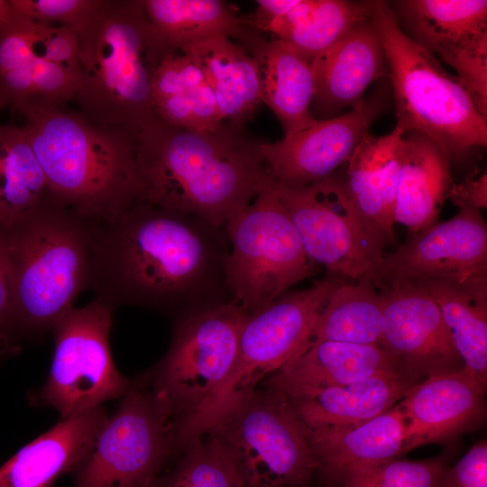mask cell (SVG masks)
<instances>
[{
  "label": "cell",
  "instance_id": "1",
  "mask_svg": "<svg viewBox=\"0 0 487 487\" xmlns=\"http://www.w3.org/2000/svg\"><path fill=\"white\" fill-rule=\"evenodd\" d=\"M90 286L114 308L138 306L176 319L233 301L224 227L138 202L116 217L91 222Z\"/></svg>",
  "mask_w": 487,
  "mask_h": 487
},
{
  "label": "cell",
  "instance_id": "2",
  "mask_svg": "<svg viewBox=\"0 0 487 487\" xmlns=\"http://www.w3.org/2000/svg\"><path fill=\"white\" fill-rule=\"evenodd\" d=\"M141 202L224 227L275 182L253 142L230 124L188 131L157 117L135 131Z\"/></svg>",
  "mask_w": 487,
  "mask_h": 487
},
{
  "label": "cell",
  "instance_id": "3",
  "mask_svg": "<svg viewBox=\"0 0 487 487\" xmlns=\"http://www.w3.org/2000/svg\"><path fill=\"white\" fill-rule=\"evenodd\" d=\"M18 110L54 203L103 222L141 202L135 131L101 124L37 99Z\"/></svg>",
  "mask_w": 487,
  "mask_h": 487
},
{
  "label": "cell",
  "instance_id": "4",
  "mask_svg": "<svg viewBox=\"0 0 487 487\" xmlns=\"http://www.w3.org/2000/svg\"><path fill=\"white\" fill-rule=\"evenodd\" d=\"M77 33L81 65L78 113L133 131L153 120L152 78L169 51L155 35L142 0H102Z\"/></svg>",
  "mask_w": 487,
  "mask_h": 487
},
{
  "label": "cell",
  "instance_id": "5",
  "mask_svg": "<svg viewBox=\"0 0 487 487\" xmlns=\"http://www.w3.org/2000/svg\"><path fill=\"white\" fill-rule=\"evenodd\" d=\"M0 235L11 269L15 333L19 339L40 337L90 286L91 222L50 198Z\"/></svg>",
  "mask_w": 487,
  "mask_h": 487
},
{
  "label": "cell",
  "instance_id": "6",
  "mask_svg": "<svg viewBox=\"0 0 487 487\" xmlns=\"http://www.w3.org/2000/svg\"><path fill=\"white\" fill-rule=\"evenodd\" d=\"M372 23L387 60L396 127L424 134L450 161L486 147L487 118L458 77L400 30L386 1L376 0Z\"/></svg>",
  "mask_w": 487,
  "mask_h": 487
},
{
  "label": "cell",
  "instance_id": "7",
  "mask_svg": "<svg viewBox=\"0 0 487 487\" xmlns=\"http://www.w3.org/2000/svg\"><path fill=\"white\" fill-rule=\"evenodd\" d=\"M247 316L231 301L176 319L167 353L142 376L170 422L173 442L231 372Z\"/></svg>",
  "mask_w": 487,
  "mask_h": 487
},
{
  "label": "cell",
  "instance_id": "8",
  "mask_svg": "<svg viewBox=\"0 0 487 487\" xmlns=\"http://www.w3.org/2000/svg\"><path fill=\"white\" fill-rule=\"evenodd\" d=\"M345 281V278L328 272L310 288L285 292L248 315L231 372L207 408L184 430V439L192 441L203 436L254 391L266 375L306 351L329 296Z\"/></svg>",
  "mask_w": 487,
  "mask_h": 487
},
{
  "label": "cell",
  "instance_id": "9",
  "mask_svg": "<svg viewBox=\"0 0 487 487\" xmlns=\"http://www.w3.org/2000/svg\"><path fill=\"white\" fill-rule=\"evenodd\" d=\"M224 229L229 243L226 284L233 301L248 315L317 272L275 185L259 194Z\"/></svg>",
  "mask_w": 487,
  "mask_h": 487
},
{
  "label": "cell",
  "instance_id": "10",
  "mask_svg": "<svg viewBox=\"0 0 487 487\" xmlns=\"http://www.w3.org/2000/svg\"><path fill=\"white\" fill-rule=\"evenodd\" d=\"M207 433L245 487H300L318 469L304 427L278 391L255 390Z\"/></svg>",
  "mask_w": 487,
  "mask_h": 487
},
{
  "label": "cell",
  "instance_id": "11",
  "mask_svg": "<svg viewBox=\"0 0 487 487\" xmlns=\"http://www.w3.org/2000/svg\"><path fill=\"white\" fill-rule=\"evenodd\" d=\"M113 310L96 299L56 322L50 372L30 395L32 405L52 408L63 419L126 393L132 381L118 371L109 344Z\"/></svg>",
  "mask_w": 487,
  "mask_h": 487
},
{
  "label": "cell",
  "instance_id": "12",
  "mask_svg": "<svg viewBox=\"0 0 487 487\" xmlns=\"http://www.w3.org/2000/svg\"><path fill=\"white\" fill-rule=\"evenodd\" d=\"M308 258L328 272L372 282L386 242L354 204L337 174L299 188L275 184Z\"/></svg>",
  "mask_w": 487,
  "mask_h": 487
},
{
  "label": "cell",
  "instance_id": "13",
  "mask_svg": "<svg viewBox=\"0 0 487 487\" xmlns=\"http://www.w3.org/2000/svg\"><path fill=\"white\" fill-rule=\"evenodd\" d=\"M170 422L140 378L74 473V487H152L174 453Z\"/></svg>",
  "mask_w": 487,
  "mask_h": 487
},
{
  "label": "cell",
  "instance_id": "14",
  "mask_svg": "<svg viewBox=\"0 0 487 487\" xmlns=\"http://www.w3.org/2000/svg\"><path fill=\"white\" fill-rule=\"evenodd\" d=\"M400 30L452 67L487 117V1L387 2Z\"/></svg>",
  "mask_w": 487,
  "mask_h": 487
},
{
  "label": "cell",
  "instance_id": "15",
  "mask_svg": "<svg viewBox=\"0 0 487 487\" xmlns=\"http://www.w3.org/2000/svg\"><path fill=\"white\" fill-rule=\"evenodd\" d=\"M354 108L337 116L316 120L308 127L259 149L278 185L299 188L324 179L347 162L370 133L372 124L389 108L391 88L388 78Z\"/></svg>",
  "mask_w": 487,
  "mask_h": 487
},
{
  "label": "cell",
  "instance_id": "16",
  "mask_svg": "<svg viewBox=\"0 0 487 487\" xmlns=\"http://www.w3.org/2000/svg\"><path fill=\"white\" fill-rule=\"evenodd\" d=\"M482 275H487V225L480 210L460 208L450 219L412 234L383 255L372 284L382 289Z\"/></svg>",
  "mask_w": 487,
  "mask_h": 487
},
{
  "label": "cell",
  "instance_id": "17",
  "mask_svg": "<svg viewBox=\"0 0 487 487\" xmlns=\"http://www.w3.org/2000/svg\"><path fill=\"white\" fill-rule=\"evenodd\" d=\"M384 329L379 346L415 383L464 368L441 310L418 283L380 289Z\"/></svg>",
  "mask_w": 487,
  "mask_h": 487
},
{
  "label": "cell",
  "instance_id": "18",
  "mask_svg": "<svg viewBox=\"0 0 487 487\" xmlns=\"http://www.w3.org/2000/svg\"><path fill=\"white\" fill-rule=\"evenodd\" d=\"M315 95L311 114L317 120L337 116L356 106L372 83L388 78L382 44L366 20L311 62Z\"/></svg>",
  "mask_w": 487,
  "mask_h": 487
},
{
  "label": "cell",
  "instance_id": "19",
  "mask_svg": "<svg viewBox=\"0 0 487 487\" xmlns=\"http://www.w3.org/2000/svg\"><path fill=\"white\" fill-rule=\"evenodd\" d=\"M484 391L464 368L411 386L399 403L407 423L409 451L447 440L476 425L485 411Z\"/></svg>",
  "mask_w": 487,
  "mask_h": 487
},
{
  "label": "cell",
  "instance_id": "20",
  "mask_svg": "<svg viewBox=\"0 0 487 487\" xmlns=\"http://www.w3.org/2000/svg\"><path fill=\"white\" fill-rule=\"evenodd\" d=\"M414 384L401 372L285 397L308 437L339 433L391 409Z\"/></svg>",
  "mask_w": 487,
  "mask_h": 487
},
{
  "label": "cell",
  "instance_id": "21",
  "mask_svg": "<svg viewBox=\"0 0 487 487\" xmlns=\"http://www.w3.org/2000/svg\"><path fill=\"white\" fill-rule=\"evenodd\" d=\"M108 417L100 406L60 419L0 467V487H52L60 475L76 473Z\"/></svg>",
  "mask_w": 487,
  "mask_h": 487
},
{
  "label": "cell",
  "instance_id": "22",
  "mask_svg": "<svg viewBox=\"0 0 487 487\" xmlns=\"http://www.w3.org/2000/svg\"><path fill=\"white\" fill-rule=\"evenodd\" d=\"M394 371L400 372L392 358L379 345L322 341L311 345L272 373L266 380V386L291 397Z\"/></svg>",
  "mask_w": 487,
  "mask_h": 487
},
{
  "label": "cell",
  "instance_id": "23",
  "mask_svg": "<svg viewBox=\"0 0 487 487\" xmlns=\"http://www.w3.org/2000/svg\"><path fill=\"white\" fill-rule=\"evenodd\" d=\"M404 132L368 133L347 161L345 184L357 210L386 242L394 244V206Z\"/></svg>",
  "mask_w": 487,
  "mask_h": 487
},
{
  "label": "cell",
  "instance_id": "24",
  "mask_svg": "<svg viewBox=\"0 0 487 487\" xmlns=\"http://www.w3.org/2000/svg\"><path fill=\"white\" fill-rule=\"evenodd\" d=\"M451 161L429 138L404 133L394 206V221L415 234L437 223L454 184Z\"/></svg>",
  "mask_w": 487,
  "mask_h": 487
},
{
  "label": "cell",
  "instance_id": "25",
  "mask_svg": "<svg viewBox=\"0 0 487 487\" xmlns=\"http://www.w3.org/2000/svg\"><path fill=\"white\" fill-rule=\"evenodd\" d=\"M180 51L202 71L223 120L243 128L262 103L255 58L242 45L223 35L197 41Z\"/></svg>",
  "mask_w": 487,
  "mask_h": 487
},
{
  "label": "cell",
  "instance_id": "26",
  "mask_svg": "<svg viewBox=\"0 0 487 487\" xmlns=\"http://www.w3.org/2000/svg\"><path fill=\"white\" fill-rule=\"evenodd\" d=\"M244 48L256 60L260 70L262 103L275 114L284 136L311 125L315 78L307 60L285 42L266 41L250 34Z\"/></svg>",
  "mask_w": 487,
  "mask_h": 487
},
{
  "label": "cell",
  "instance_id": "27",
  "mask_svg": "<svg viewBox=\"0 0 487 487\" xmlns=\"http://www.w3.org/2000/svg\"><path fill=\"white\" fill-rule=\"evenodd\" d=\"M155 116L173 127L200 133L220 129L224 120L202 71L181 51H169L151 82Z\"/></svg>",
  "mask_w": 487,
  "mask_h": 487
},
{
  "label": "cell",
  "instance_id": "28",
  "mask_svg": "<svg viewBox=\"0 0 487 487\" xmlns=\"http://www.w3.org/2000/svg\"><path fill=\"white\" fill-rule=\"evenodd\" d=\"M308 440L318 468L336 481L352 470L396 459L409 451L407 423L399 404L355 427Z\"/></svg>",
  "mask_w": 487,
  "mask_h": 487
},
{
  "label": "cell",
  "instance_id": "29",
  "mask_svg": "<svg viewBox=\"0 0 487 487\" xmlns=\"http://www.w3.org/2000/svg\"><path fill=\"white\" fill-rule=\"evenodd\" d=\"M418 283L438 305L464 368L486 388L487 275Z\"/></svg>",
  "mask_w": 487,
  "mask_h": 487
},
{
  "label": "cell",
  "instance_id": "30",
  "mask_svg": "<svg viewBox=\"0 0 487 487\" xmlns=\"http://www.w3.org/2000/svg\"><path fill=\"white\" fill-rule=\"evenodd\" d=\"M375 1L299 0L262 31L273 35L309 63L357 24L372 17Z\"/></svg>",
  "mask_w": 487,
  "mask_h": 487
},
{
  "label": "cell",
  "instance_id": "31",
  "mask_svg": "<svg viewBox=\"0 0 487 487\" xmlns=\"http://www.w3.org/2000/svg\"><path fill=\"white\" fill-rule=\"evenodd\" d=\"M147 18L168 51H180L197 41L226 36L245 42L244 21L221 0H142Z\"/></svg>",
  "mask_w": 487,
  "mask_h": 487
},
{
  "label": "cell",
  "instance_id": "32",
  "mask_svg": "<svg viewBox=\"0 0 487 487\" xmlns=\"http://www.w3.org/2000/svg\"><path fill=\"white\" fill-rule=\"evenodd\" d=\"M49 198L44 172L23 126L0 124V230L23 222Z\"/></svg>",
  "mask_w": 487,
  "mask_h": 487
},
{
  "label": "cell",
  "instance_id": "33",
  "mask_svg": "<svg viewBox=\"0 0 487 487\" xmlns=\"http://www.w3.org/2000/svg\"><path fill=\"white\" fill-rule=\"evenodd\" d=\"M383 329V302L372 282L345 281L329 296L313 328L308 347L322 341L378 345Z\"/></svg>",
  "mask_w": 487,
  "mask_h": 487
},
{
  "label": "cell",
  "instance_id": "34",
  "mask_svg": "<svg viewBox=\"0 0 487 487\" xmlns=\"http://www.w3.org/2000/svg\"><path fill=\"white\" fill-rule=\"evenodd\" d=\"M152 487H245L223 447L210 434L187 446L175 468Z\"/></svg>",
  "mask_w": 487,
  "mask_h": 487
},
{
  "label": "cell",
  "instance_id": "35",
  "mask_svg": "<svg viewBox=\"0 0 487 487\" xmlns=\"http://www.w3.org/2000/svg\"><path fill=\"white\" fill-rule=\"evenodd\" d=\"M449 467L445 456L421 461L392 459L345 473L341 487H436Z\"/></svg>",
  "mask_w": 487,
  "mask_h": 487
},
{
  "label": "cell",
  "instance_id": "36",
  "mask_svg": "<svg viewBox=\"0 0 487 487\" xmlns=\"http://www.w3.org/2000/svg\"><path fill=\"white\" fill-rule=\"evenodd\" d=\"M102 0H11L21 16L41 25H62L76 32L87 23Z\"/></svg>",
  "mask_w": 487,
  "mask_h": 487
},
{
  "label": "cell",
  "instance_id": "37",
  "mask_svg": "<svg viewBox=\"0 0 487 487\" xmlns=\"http://www.w3.org/2000/svg\"><path fill=\"white\" fill-rule=\"evenodd\" d=\"M35 99L60 106L75 100L80 84V75L65 66L50 61L39 52L32 63Z\"/></svg>",
  "mask_w": 487,
  "mask_h": 487
},
{
  "label": "cell",
  "instance_id": "38",
  "mask_svg": "<svg viewBox=\"0 0 487 487\" xmlns=\"http://www.w3.org/2000/svg\"><path fill=\"white\" fill-rule=\"evenodd\" d=\"M436 487H487V444L480 441L453 466Z\"/></svg>",
  "mask_w": 487,
  "mask_h": 487
},
{
  "label": "cell",
  "instance_id": "39",
  "mask_svg": "<svg viewBox=\"0 0 487 487\" xmlns=\"http://www.w3.org/2000/svg\"><path fill=\"white\" fill-rule=\"evenodd\" d=\"M39 52L46 60L67 67L80 75V47L77 32L68 26H47L39 45Z\"/></svg>",
  "mask_w": 487,
  "mask_h": 487
},
{
  "label": "cell",
  "instance_id": "40",
  "mask_svg": "<svg viewBox=\"0 0 487 487\" xmlns=\"http://www.w3.org/2000/svg\"><path fill=\"white\" fill-rule=\"evenodd\" d=\"M20 350L12 317V277L8 256L0 235V360Z\"/></svg>",
  "mask_w": 487,
  "mask_h": 487
},
{
  "label": "cell",
  "instance_id": "41",
  "mask_svg": "<svg viewBox=\"0 0 487 487\" xmlns=\"http://www.w3.org/2000/svg\"><path fill=\"white\" fill-rule=\"evenodd\" d=\"M447 199L460 208L476 210L487 207V175L478 173L477 169L467 174L460 183L452 185Z\"/></svg>",
  "mask_w": 487,
  "mask_h": 487
},
{
  "label": "cell",
  "instance_id": "42",
  "mask_svg": "<svg viewBox=\"0 0 487 487\" xmlns=\"http://www.w3.org/2000/svg\"><path fill=\"white\" fill-rule=\"evenodd\" d=\"M299 2V0H258L255 12L244 23L262 31L270 23L287 14Z\"/></svg>",
  "mask_w": 487,
  "mask_h": 487
},
{
  "label": "cell",
  "instance_id": "43",
  "mask_svg": "<svg viewBox=\"0 0 487 487\" xmlns=\"http://www.w3.org/2000/svg\"><path fill=\"white\" fill-rule=\"evenodd\" d=\"M20 15L14 11L11 0H0V31L14 24Z\"/></svg>",
  "mask_w": 487,
  "mask_h": 487
},
{
  "label": "cell",
  "instance_id": "44",
  "mask_svg": "<svg viewBox=\"0 0 487 487\" xmlns=\"http://www.w3.org/2000/svg\"><path fill=\"white\" fill-rule=\"evenodd\" d=\"M0 110H1V108H0Z\"/></svg>",
  "mask_w": 487,
  "mask_h": 487
}]
</instances>
